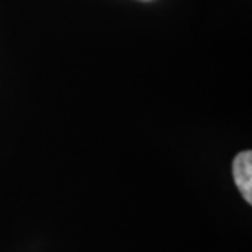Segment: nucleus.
Segmentation results:
<instances>
[{
    "instance_id": "obj_1",
    "label": "nucleus",
    "mask_w": 252,
    "mask_h": 252,
    "mask_svg": "<svg viewBox=\"0 0 252 252\" xmlns=\"http://www.w3.org/2000/svg\"><path fill=\"white\" fill-rule=\"evenodd\" d=\"M233 174L236 185H238L239 191L243 193L246 201L252 203V153L251 151H244L236 156L233 162Z\"/></svg>"
}]
</instances>
